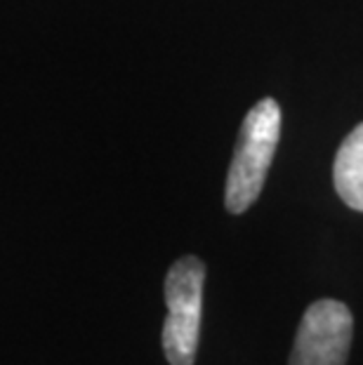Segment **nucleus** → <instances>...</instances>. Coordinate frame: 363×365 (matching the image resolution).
<instances>
[{"label": "nucleus", "instance_id": "nucleus-1", "mask_svg": "<svg viewBox=\"0 0 363 365\" xmlns=\"http://www.w3.org/2000/svg\"><path fill=\"white\" fill-rule=\"evenodd\" d=\"M279 137L281 106L276 99L267 97L250 108L238 135L224 193V205L231 215L245 212L257 200L279 146Z\"/></svg>", "mask_w": 363, "mask_h": 365}, {"label": "nucleus", "instance_id": "nucleus-2", "mask_svg": "<svg viewBox=\"0 0 363 365\" xmlns=\"http://www.w3.org/2000/svg\"><path fill=\"white\" fill-rule=\"evenodd\" d=\"M205 264L194 255L177 259L165 276L168 318L163 323V351L170 365H194L200 312H203Z\"/></svg>", "mask_w": 363, "mask_h": 365}, {"label": "nucleus", "instance_id": "nucleus-3", "mask_svg": "<svg viewBox=\"0 0 363 365\" xmlns=\"http://www.w3.org/2000/svg\"><path fill=\"white\" fill-rule=\"evenodd\" d=\"M354 318L337 299H319L300 321L288 365H347Z\"/></svg>", "mask_w": 363, "mask_h": 365}, {"label": "nucleus", "instance_id": "nucleus-4", "mask_svg": "<svg viewBox=\"0 0 363 365\" xmlns=\"http://www.w3.org/2000/svg\"><path fill=\"white\" fill-rule=\"evenodd\" d=\"M333 184L344 205L363 212V123L339 144L333 163Z\"/></svg>", "mask_w": 363, "mask_h": 365}]
</instances>
